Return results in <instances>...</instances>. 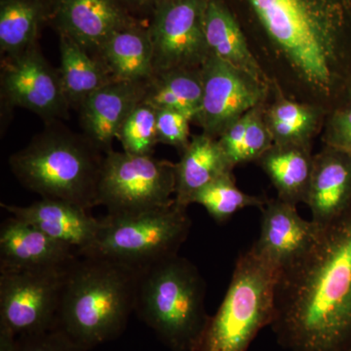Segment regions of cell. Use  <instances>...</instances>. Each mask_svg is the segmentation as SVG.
<instances>
[{"label":"cell","instance_id":"26","mask_svg":"<svg viewBox=\"0 0 351 351\" xmlns=\"http://www.w3.org/2000/svg\"><path fill=\"white\" fill-rule=\"evenodd\" d=\"M203 97L201 69H173L156 73L147 83L144 101L161 110H178L195 121Z\"/></svg>","mask_w":351,"mask_h":351},{"label":"cell","instance_id":"32","mask_svg":"<svg viewBox=\"0 0 351 351\" xmlns=\"http://www.w3.org/2000/svg\"><path fill=\"white\" fill-rule=\"evenodd\" d=\"M322 132L325 145L351 154V104L330 113Z\"/></svg>","mask_w":351,"mask_h":351},{"label":"cell","instance_id":"6","mask_svg":"<svg viewBox=\"0 0 351 351\" xmlns=\"http://www.w3.org/2000/svg\"><path fill=\"white\" fill-rule=\"evenodd\" d=\"M280 270L254 246L242 253L225 298L193 351H248L258 332L274 323Z\"/></svg>","mask_w":351,"mask_h":351},{"label":"cell","instance_id":"14","mask_svg":"<svg viewBox=\"0 0 351 351\" xmlns=\"http://www.w3.org/2000/svg\"><path fill=\"white\" fill-rule=\"evenodd\" d=\"M1 207L14 218L34 226L51 239L69 245L80 256L89 255L96 244L100 219L73 203L41 198L27 206L1 203Z\"/></svg>","mask_w":351,"mask_h":351},{"label":"cell","instance_id":"36","mask_svg":"<svg viewBox=\"0 0 351 351\" xmlns=\"http://www.w3.org/2000/svg\"><path fill=\"white\" fill-rule=\"evenodd\" d=\"M348 104H351V89H350V97H348Z\"/></svg>","mask_w":351,"mask_h":351},{"label":"cell","instance_id":"33","mask_svg":"<svg viewBox=\"0 0 351 351\" xmlns=\"http://www.w3.org/2000/svg\"><path fill=\"white\" fill-rule=\"evenodd\" d=\"M251 112H247L243 117H240L218 138L221 149L225 152L230 162L233 167L239 165V157L241 151L242 143H243L247 126L250 121Z\"/></svg>","mask_w":351,"mask_h":351},{"label":"cell","instance_id":"31","mask_svg":"<svg viewBox=\"0 0 351 351\" xmlns=\"http://www.w3.org/2000/svg\"><path fill=\"white\" fill-rule=\"evenodd\" d=\"M15 351H87L58 329L17 337Z\"/></svg>","mask_w":351,"mask_h":351},{"label":"cell","instance_id":"20","mask_svg":"<svg viewBox=\"0 0 351 351\" xmlns=\"http://www.w3.org/2000/svg\"><path fill=\"white\" fill-rule=\"evenodd\" d=\"M233 169L218 138L204 133L191 136L179 162L175 163L176 203L188 209L200 191L219 178L233 174Z\"/></svg>","mask_w":351,"mask_h":351},{"label":"cell","instance_id":"24","mask_svg":"<svg viewBox=\"0 0 351 351\" xmlns=\"http://www.w3.org/2000/svg\"><path fill=\"white\" fill-rule=\"evenodd\" d=\"M59 46V71L64 94L71 108L78 110L90 96L113 80L100 58L73 39L60 36Z\"/></svg>","mask_w":351,"mask_h":351},{"label":"cell","instance_id":"10","mask_svg":"<svg viewBox=\"0 0 351 351\" xmlns=\"http://www.w3.org/2000/svg\"><path fill=\"white\" fill-rule=\"evenodd\" d=\"M205 0H158L149 27L154 75L201 69L210 56L204 32Z\"/></svg>","mask_w":351,"mask_h":351},{"label":"cell","instance_id":"11","mask_svg":"<svg viewBox=\"0 0 351 351\" xmlns=\"http://www.w3.org/2000/svg\"><path fill=\"white\" fill-rule=\"evenodd\" d=\"M2 103L31 110L45 123L68 119L69 106L59 69L44 57L38 43L1 61Z\"/></svg>","mask_w":351,"mask_h":351},{"label":"cell","instance_id":"38","mask_svg":"<svg viewBox=\"0 0 351 351\" xmlns=\"http://www.w3.org/2000/svg\"></svg>","mask_w":351,"mask_h":351},{"label":"cell","instance_id":"28","mask_svg":"<svg viewBox=\"0 0 351 351\" xmlns=\"http://www.w3.org/2000/svg\"><path fill=\"white\" fill-rule=\"evenodd\" d=\"M157 108L143 101L132 110L119 133L123 152L134 156H154L158 144L156 132Z\"/></svg>","mask_w":351,"mask_h":351},{"label":"cell","instance_id":"18","mask_svg":"<svg viewBox=\"0 0 351 351\" xmlns=\"http://www.w3.org/2000/svg\"><path fill=\"white\" fill-rule=\"evenodd\" d=\"M313 221L325 226L351 206V154L325 145L314 156L306 201Z\"/></svg>","mask_w":351,"mask_h":351},{"label":"cell","instance_id":"29","mask_svg":"<svg viewBox=\"0 0 351 351\" xmlns=\"http://www.w3.org/2000/svg\"><path fill=\"white\" fill-rule=\"evenodd\" d=\"M265 104L252 110L250 121L247 126L239 154V165L258 161L274 145V138L263 117Z\"/></svg>","mask_w":351,"mask_h":351},{"label":"cell","instance_id":"30","mask_svg":"<svg viewBox=\"0 0 351 351\" xmlns=\"http://www.w3.org/2000/svg\"><path fill=\"white\" fill-rule=\"evenodd\" d=\"M191 123L193 122L184 113L169 108L157 110L156 132L158 143L172 145L182 152L191 142Z\"/></svg>","mask_w":351,"mask_h":351},{"label":"cell","instance_id":"1","mask_svg":"<svg viewBox=\"0 0 351 351\" xmlns=\"http://www.w3.org/2000/svg\"><path fill=\"white\" fill-rule=\"evenodd\" d=\"M252 51L288 98L330 113L351 89V0H239Z\"/></svg>","mask_w":351,"mask_h":351},{"label":"cell","instance_id":"2","mask_svg":"<svg viewBox=\"0 0 351 351\" xmlns=\"http://www.w3.org/2000/svg\"><path fill=\"white\" fill-rule=\"evenodd\" d=\"M271 329L288 351H351V206L280 270Z\"/></svg>","mask_w":351,"mask_h":351},{"label":"cell","instance_id":"5","mask_svg":"<svg viewBox=\"0 0 351 351\" xmlns=\"http://www.w3.org/2000/svg\"><path fill=\"white\" fill-rule=\"evenodd\" d=\"M206 282L188 258L178 255L140 270L135 313L172 351H193L210 315Z\"/></svg>","mask_w":351,"mask_h":351},{"label":"cell","instance_id":"17","mask_svg":"<svg viewBox=\"0 0 351 351\" xmlns=\"http://www.w3.org/2000/svg\"><path fill=\"white\" fill-rule=\"evenodd\" d=\"M260 237L252 246L282 269L313 245L321 226L302 219L297 206L279 199L267 200L261 209Z\"/></svg>","mask_w":351,"mask_h":351},{"label":"cell","instance_id":"27","mask_svg":"<svg viewBox=\"0 0 351 351\" xmlns=\"http://www.w3.org/2000/svg\"><path fill=\"white\" fill-rule=\"evenodd\" d=\"M265 196L248 195L237 188L233 174L223 176L205 186L195 195L193 204H199L217 223H223L245 208L262 209Z\"/></svg>","mask_w":351,"mask_h":351},{"label":"cell","instance_id":"12","mask_svg":"<svg viewBox=\"0 0 351 351\" xmlns=\"http://www.w3.org/2000/svg\"><path fill=\"white\" fill-rule=\"evenodd\" d=\"M202 103L193 123L219 138L233 122L267 101L271 88L210 54L201 68Z\"/></svg>","mask_w":351,"mask_h":351},{"label":"cell","instance_id":"16","mask_svg":"<svg viewBox=\"0 0 351 351\" xmlns=\"http://www.w3.org/2000/svg\"><path fill=\"white\" fill-rule=\"evenodd\" d=\"M80 257L69 245L11 216L0 228V270L63 269Z\"/></svg>","mask_w":351,"mask_h":351},{"label":"cell","instance_id":"37","mask_svg":"<svg viewBox=\"0 0 351 351\" xmlns=\"http://www.w3.org/2000/svg\"><path fill=\"white\" fill-rule=\"evenodd\" d=\"M157 1H158V0H157ZM157 1H156V2H157Z\"/></svg>","mask_w":351,"mask_h":351},{"label":"cell","instance_id":"34","mask_svg":"<svg viewBox=\"0 0 351 351\" xmlns=\"http://www.w3.org/2000/svg\"><path fill=\"white\" fill-rule=\"evenodd\" d=\"M17 336L8 328L0 325V351H15Z\"/></svg>","mask_w":351,"mask_h":351},{"label":"cell","instance_id":"15","mask_svg":"<svg viewBox=\"0 0 351 351\" xmlns=\"http://www.w3.org/2000/svg\"><path fill=\"white\" fill-rule=\"evenodd\" d=\"M147 83L112 80L90 96L77 110L83 135L104 154L113 151L122 124L144 101Z\"/></svg>","mask_w":351,"mask_h":351},{"label":"cell","instance_id":"3","mask_svg":"<svg viewBox=\"0 0 351 351\" xmlns=\"http://www.w3.org/2000/svg\"><path fill=\"white\" fill-rule=\"evenodd\" d=\"M140 270L98 255L69 267L54 329L85 350L119 338L135 313Z\"/></svg>","mask_w":351,"mask_h":351},{"label":"cell","instance_id":"19","mask_svg":"<svg viewBox=\"0 0 351 351\" xmlns=\"http://www.w3.org/2000/svg\"><path fill=\"white\" fill-rule=\"evenodd\" d=\"M204 32L210 54L256 82L272 87L271 82L254 55L241 25L223 0H205Z\"/></svg>","mask_w":351,"mask_h":351},{"label":"cell","instance_id":"35","mask_svg":"<svg viewBox=\"0 0 351 351\" xmlns=\"http://www.w3.org/2000/svg\"><path fill=\"white\" fill-rule=\"evenodd\" d=\"M122 1L129 9H147L152 7V10H154L157 0H122Z\"/></svg>","mask_w":351,"mask_h":351},{"label":"cell","instance_id":"9","mask_svg":"<svg viewBox=\"0 0 351 351\" xmlns=\"http://www.w3.org/2000/svg\"><path fill=\"white\" fill-rule=\"evenodd\" d=\"M69 267L0 270V325L17 337L54 329Z\"/></svg>","mask_w":351,"mask_h":351},{"label":"cell","instance_id":"8","mask_svg":"<svg viewBox=\"0 0 351 351\" xmlns=\"http://www.w3.org/2000/svg\"><path fill=\"white\" fill-rule=\"evenodd\" d=\"M175 189V163L112 151L104 158L98 205L108 214L141 213L174 202Z\"/></svg>","mask_w":351,"mask_h":351},{"label":"cell","instance_id":"23","mask_svg":"<svg viewBox=\"0 0 351 351\" xmlns=\"http://www.w3.org/2000/svg\"><path fill=\"white\" fill-rule=\"evenodd\" d=\"M313 159L311 145L274 144L257 162L276 189L277 197L297 206L306 201Z\"/></svg>","mask_w":351,"mask_h":351},{"label":"cell","instance_id":"13","mask_svg":"<svg viewBox=\"0 0 351 351\" xmlns=\"http://www.w3.org/2000/svg\"><path fill=\"white\" fill-rule=\"evenodd\" d=\"M51 19L68 36L97 55L115 32L138 23L122 0H51Z\"/></svg>","mask_w":351,"mask_h":351},{"label":"cell","instance_id":"25","mask_svg":"<svg viewBox=\"0 0 351 351\" xmlns=\"http://www.w3.org/2000/svg\"><path fill=\"white\" fill-rule=\"evenodd\" d=\"M51 12V0H0L1 56H13L38 43Z\"/></svg>","mask_w":351,"mask_h":351},{"label":"cell","instance_id":"22","mask_svg":"<svg viewBox=\"0 0 351 351\" xmlns=\"http://www.w3.org/2000/svg\"><path fill=\"white\" fill-rule=\"evenodd\" d=\"M327 117L321 108L288 98L274 86L263 108L265 123L276 145H311Z\"/></svg>","mask_w":351,"mask_h":351},{"label":"cell","instance_id":"4","mask_svg":"<svg viewBox=\"0 0 351 351\" xmlns=\"http://www.w3.org/2000/svg\"><path fill=\"white\" fill-rule=\"evenodd\" d=\"M105 156L83 134L55 121L46 124L27 147L13 154L9 165L20 184L41 197L91 210L99 206Z\"/></svg>","mask_w":351,"mask_h":351},{"label":"cell","instance_id":"21","mask_svg":"<svg viewBox=\"0 0 351 351\" xmlns=\"http://www.w3.org/2000/svg\"><path fill=\"white\" fill-rule=\"evenodd\" d=\"M97 57L117 82H145L154 76L151 34L140 22L113 34Z\"/></svg>","mask_w":351,"mask_h":351},{"label":"cell","instance_id":"7","mask_svg":"<svg viewBox=\"0 0 351 351\" xmlns=\"http://www.w3.org/2000/svg\"><path fill=\"white\" fill-rule=\"evenodd\" d=\"M191 219L174 202L137 214H107L89 255H98L143 269L179 254L188 239ZM87 256V255H86Z\"/></svg>","mask_w":351,"mask_h":351}]
</instances>
